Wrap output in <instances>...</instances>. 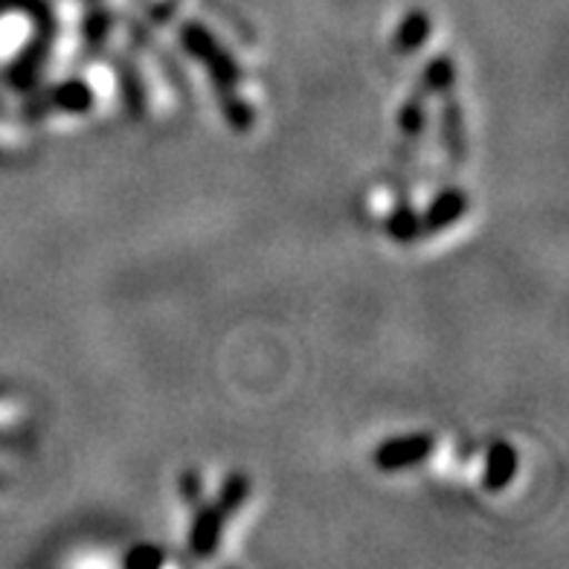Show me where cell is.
Masks as SVG:
<instances>
[{
	"instance_id": "cell-5",
	"label": "cell",
	"mask_w": 569,
	"mask_h": 569,
	"mask_svg": "<svg viewBox=\"0 0 569 569\" xmlns=\"http://www.w3.org/2000/svg\"><path fill=\"white\" fill-rule=\"evenodd\" d=\"M427 32H430V21H427L421 12H412V16L398 27V47H401V50H416V47H421Z\"/></svg>"
},
{
	"instance_id": "cell-13",
	"label": "cell",
	"mask_w": 569,
	"mask_h": 569,
	"mask_svg": "<svg viewBox=\"0 0 569 569\" xmlns=\"http://www.w3.org/2000/svg\"><path fill=\"white\" fill-rule=\"evenodd\" d=\"M180 491L187 497L189 502H196V497H201V480H198L196 473H187L183 480H180Z\"/></svg>"
},
{
	"instance_id": "cell-9",
	"label": "cell",
	"mask_w": 569,
	"mask_h": 569,
	"mask_svg": "<svg viewBox=\"0 0 569 569\" xmlns=\"http://www.w3.org/2000/svg\"><path fill=\"white\" fill-rule=\"evenodd\" d=\"M453 76H457V70H453V64H450L448 59L430 61V68L425 70V88L427 90L450 88V84H453Z\"/></svg>"
},
{
	"instance_id": "cell-12",
	"label": "cell",
	"mask_w": 569,
	"mask_h": 569,
	"mask_svg": "<svg viewBox=\"0 0 569 569\" xmlns=\"http://www.w3.org/2000/svg\"><path fill=\"white\" fill-rule=\"evenodd\" d=\"M160 561H163V555H160L158 549H151V547H137L134 552L126 558L128 567H158Z\"/></svg>"
},
{
	"instance_id": "cell-3",
	"label": "cell",
	"mask_w": 569,
	"mask_h": 569,
	"mask_svg": "<svg viewBox=\"0 0 569 569\" xmlns=\"http://www.w3.org/2000/svg\"><path fill=\"white\" fill-rule=\"evenodd\" d=\"M517 471V453L511 445L500 442L491 448V453H488V465H486V486L491 488V491H500V488H506L511 482V477H515Z\"/></svg>"
},
{
	"instance_id": "cell-8",
	"label": "cell",
	"mask_w": 569,
	"mask_h": 569,
	"mask_svg": "<svg viewBox=\"0 0 569 569\" xmlns=\"http://www.w3.org/2000/svg\"><path fill=\"white\" fill-rule=\"evenodd\" d=\"M56 102L68 111H84L90 106V90L82 82H68L56 90Z\"/></svg>"
},
{
	"instance_id": "cell-11",
	"label": "cell",
	"mask_w": 569,
	"mask_h": 569,
	"mask_svg": "<svg viewBox=\"0 0 569 569\" xmlns=\"http://www.w3.org/2000/svg\"><path fill=\"white\" fill-rule=\"evenodd\" d=\"M421 122H425V111H421V106L412 99L410 106H405V111H401V131L405 134H419L421 131Z\"/></svg>"
},
{
	"instance_id": "cell-1",
	"label": "cell",
	"mask_w": 569,
	"mask_h": 569,
	"mask_svg": "<svg viewBox=\"0 0 569 569\" xmlns=\"http://www.w3.org/2000/svg\"><path fill=\"white\" fill-rule=\"evenodd\" d=\"M433 448L430 436H401V439H390V442L378 445L375 450V465L383 471H398V468H410V465L427 459Z\"/></svg>"
},
{
	"instance_id": "cell-2",
	"label": "cell",
	"mask_w": 569,
	"mask_h": 569,
	"mask_svg": "<svg viewBox=\"0 0 569 569\" xmlns=\"http://www.w3.org/2000/svg\"><path fill=\"white\" fill-rule=\"evenodd\" d=\"M465 207H468V201H465L462 189H445L442 196L430 203V210H427L425 216V227L430 232L442 230V227L453 224V221L462 216Z\"/></svg>"
},
{
	"instance_id": "cell-7",
	"label": "cell",
	"mask_w": 569,
	"mask_h": 569,
	"mask_svg": "<svg viewBox=\"0 0 569 569\" xmlns=\"http://www.w3.org/2000/svg\"><path fill=\"white\" fill-rule=\"evenodd\" d=\"M445 140H448L450 146V154L462 158L465 137H462V120H459L457 102H448V106H445Z\"/></svg>"
},
{
	"instance_id": "cell-10",
	"label": "cell",
	"mask_w": 569,
	"mask_h": 569,
	"mask_svg": "<svg viewBox=\"0 0 569 569\" xmlns=\"http://www.w3.org/2000/svg\"><path fill=\"white\" fill-rule=\"evenodd\" d=\"M390 232H392V236H396V239H401V241L412 239V236L419 232V218H416V212H412L410 207H401V210L392 212Z\"/></svg>"
},
{
	"instance_id": "cell-6",
	"label": "cell",
	"mask_w": 569,
	"mask_h": 569,
	"mask_svg": "<svg viewBox=\"0 0 569 569\" xmlns=\"http://www.w3.org/2000/svg\"><path fill=\"white\" fill-rule=\"evenodd\" d=\"M248 491H250L248 477L236 473V477H230V480H227L224 491H221V497H218L216 509L221 511V515H232V511L239 509L241 502L248 500Z\"/></svg>"
},
{
	"instance_id": "cell-4",
	"label": "cell",
	"mask_w": 569,
	"mask_h": 569,
	"mask_svg": "<svg viewBox=\"0 0 569 569\" xmlns=\"http://www.w3.org/2000/svg\"><path fill=\"white\" fill-rule=\"evenodd\" d=\"M221 520H224V515L218 509H203L201 515H198L196 526H192V549H196L198 555H212L218 547V538H221Z\"/></svg>"
}]
</instances>
